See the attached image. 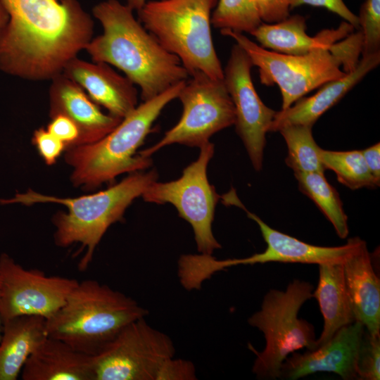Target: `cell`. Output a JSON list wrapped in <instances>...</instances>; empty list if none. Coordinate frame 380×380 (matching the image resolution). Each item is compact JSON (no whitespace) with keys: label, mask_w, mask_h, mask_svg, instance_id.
I'll list each match as a JSON object with an SVG mask.
<instances>
[{"label":"cell","mask_w":380,"mask_h":380,"mask_svg":"<svg viewBox=\"0 0 380 380\" xmlns=\"http://www.w3.org/2000/svg\"><path fill=\"white\" fill-rule=\"evenodd\" d=\"M133 10L118 0H105L92 9L103 32L85 48L93 62L105 63L124 72L140 89L141 99H151L189 73L177 56L167 51L137 19Z\"/></svg>","instance_id":"1"},{"label":"cell","mask_w":380,"mask_h":380,"mask_svg":"<svg viewBox=\"0 0 380 380\" xmlns=\"http://www.w3.org/2000/svg\"><path fill=\"white\" fill-rule=\"evenodd\" d=\"M157 179L156 170H141L132 172L118 184L91 195L58 198L28 190L23 194H16L13 198L1 199L0 203L25 205L54 203L66 206V213L58 212L53 218L56 227L54 241L61 247L80 243L81 250H84L85 253L78 263V268L80 271H84L109 227L121 220L132 201L141 196Z\"/></svg>","instance_id":"2"},{"label":"cell","mask_w":380,"mask_h":380,"mask_svg":"<svg viewBox=\"0 0 380 380\" xmlns=\"http://www.w3.org/2000/svg\"><path fill=\"white\" fill-rule=\"evenodd\" d=\"M148 311L134 299L94 279L79 281L65 303L46 319L48 337L91 356L99 354L132 322Z\"/></svg>","instance_id":"3"},{"label":"cell","mask_w":380,"mask_h":380,"mask_svg":"<svg viewBox=\"0 0 380 380\" xmlns=\"http://www.w3.org/2000/svg\"><path fill=\"white\" fill-rule=\"evenodd\" d=\"M186 81L138 105L100 140L67 148L65 159L72 167L70 178L73 184L94 189L122 173L141 171L150 167L151 158L136 152L151 132L163 108L177 98Z\"/></svg>","instance_id":"4"},{"label":"cell","mask_w":380,"mask_h":380,"mask_svg":"<svg viewBox=\"0 0 380 380\" xmlns=\"http://www.w3.org/2000/svg\"><path fill=\"white\" fill-rule=\"evenodd\" d=\"M232 38L258 68L262 84H277L281 91V109H286L324 84L353 70L362 53V35L358 30L327 47L304 55H287L259 46L243 33L220 30Z\"/></svg>","instance_id":"5"},{"label":"cell","mask_w":380,"mask_h":380,"mask_svg":"<svg viewBox=\"0 0 380 380\" xmlns=\"http://www.w3.org/2000/svg\"><path fill=\"white\" fill-rule=\"evenodd\" d=\"M217 1H147L137 11L138 20L167 51L179 58L189 75L200 71L223 79L211 34V15Z\"/></svg>","instance_id":"6"},{"label":"cell","mask_w":380,"mask_h":380,"mask_svg":"<svg viewBox=\"0 0 380 380\" xmlns=\"http://www.w3.org/2000/svg\"><path fill=\"white\" fill-rule=\"evenodd\" d=\"M313 286L305 281L294 279L284 291L271 289L264 296L260 310L248 319V324L262 332L265 346L257 351L252 372L258 379H277L281 367L291 353L305 348H317L313 326L298 318L302 305L312 298Z\"/></svg>","instance_id":"7"},{"label":"cell","mask_w":380,"mask_h":380,"mask_svg":"<svg viewBox=\"0 0 380 380\" xmlns=\"http://www.w3.org/2000/svg\"><path fill=\"white\" fill-rule=\"evenodd\" d=\"M185 82L177 98L183 110L178 122L152 146L139 153L146 158L174 144L200 148L215 133L235 122V109L223 79L196 71Z\"/></svg>","instance_id":"8"},{"label":"cell","mask_w":380,"mask_h":380,"mask_svg":"<svg viewBox=\"0 0 380 380\" xmlns=\"http://www.w3.org/2000/svg\"><path fill=\"white\" fill-rule=\"evenodd\" d=\"M214 148L210 141L203 144L198 158L184 169L179 178L167 182L155 181L141 196L146 202L173 205L179 216L191 224L197 250L205 255H213L221 248L212 229L220 196L207 175Z\"/></svg>","instance_id":"9"},{"label":"cell","mask_w":380,"mask_h":380,"mask_svg":"<svg viewBox=\"0 0 380 380\" xmlns=\"http://www.w3.org/2000/svg\"><path fill=\"white\" fill-rule=\"evenodd\" d=\"M175 353L172 339L139 318L94 356V380H161Z\"/></svg>","instance_id":"10"},{"label":"cell","mask_w":380,"mask_h":380,"mask_svg":"<svg viewBox=\"0 0 380 380\" xmlns=\"http://www.w3.org/2000/svg\"><path fill=\"white\" fill-rule=\"evenodd\" d=\"M1 324L19 316L45 319L53 315L77 285L75 279L46 276L38 269H25L6 253L0 255Z\"/></svg>","instance_id":"11"},{"label":"cell","mask_w":380,"mask_h":380,"mask_svg":"<svg viewBox=\"0 0 380 380\" xmlns=\"http://www.w3.org/2000/svg\"><path fill=\"white\" fill-rule=\"evenodd\" d=\"M253 66L248 54L236 44L223 69V80L235 109L236 132L253 168L260 171L262 167L266 134L277 111L267 106L258 94L251 78Z\"/></svg>","instance_id":"12"},{"label":"cell","mask_w":380,"mask_h":380,"mask_svg":"<svg viewBox=\"0 0 380 380\" xmlns=\"http://www.w3.org/2000/svg\"><path fill=\"white\" fill-rule=\"evenodd\" d=\"M222 198L223 201L240 207L245 210L248 217L255 221L259 227L267 244L266 249L262 253L244 258L232 259V266L262 264L270 262L317 264L318 265L343 262L361 241L359 237H353L349 239L346 244L340 246L312 245L270 227L241 204L234 190L223 195Z\"/></svg>","instance_id":"13"},{"label":"cell","mask_w":380,"mask_h":380,"mask_svg":"<svg viewBox=\"0 0 380 380\" xmlns=\"http://www.w3.org/2000/svg\"><path fill=\"white\" fill-rule=\"evenodd\" d=\"M355 321L338 329L325 343L303 354L293 353L280 369L279 378L295 380L316 372H332L344 380L357 379L356 359L365 331Z\"/></svg>","instance_id":"14"},{"label":"cell","mask_w":380,"mask_h":380,"mask_svg":"<svg viewBox=\"0 0 380 380\" xmlns=\"http://www.w3.org/2000/svg\"><path fill=\"white\" fill-rule=\"evenodd\" d=\"M62 74L80 85L91 100L115 117L122 119L138 106L135 84L107 63H90L77 56L65 65Z\"/></svg>","instance_id":"15"},{"label":"cell","mask_w":380,"mask_h":380,"mask_svg":"<svg viewBox=\"0 0 380 380\" xmlns=\"http://www.w3.org/2000/svg\"><path fill=\"white\" fill-rule=\"evenodd\" d=\"M51 81L50 117L64 115L76 124L80 131L77 146L100 140L121 122L119 118L103 113L80 85L63 74Z\"/></svg>","instance_id":"16"},{"label":"cell","mask_w":380,"mask_h":380,"mask_svg":"<svg viewBox=\"0 0 380 380\" xmlns=\"http://www.w3.org/2000/svg\"><path fill=\"white\" fill-rule=\"evenodd\" d=\"M379 63L380 52L362 56L357 66L350 72L324 84L315 94L303 97L290 107L277 111L270 132H278L281 127L291 125L312 127L326 111L337 103Z\"/></svg>","instance_id":"17"},{"label":"cell","mask_w":380,"mask_h":380,"mask_svg":"<svg viewBox=\"0 0 380 380\" xmlns=\"http://www.w3.org/2000/svg\"><path fill=\"white\" fill-rule=\"evenodd\" d=\"M355 319L372 336H380V281L365 241L342 262Z\"/></svg>","instance_id":"18"},{"label":"cell","mask_w":380,"mask_h":380,"mask_svg":"<svg viewBox=\"0 0 380 380\" xmlns=\"http://www.w3.org/2000/svg\"><path fill=\"white\" fill-rule=\"evenodd\" d=\"M306 29L305 18L296 14L274 23H262L251 34L265 49L299 56L329 46L346 37L355 28L343 21L338 28L322 30L315 37L309 36Z\"/></svg>","instance_id":"19"},{"label":"cell","mask_w":380,"mask_h":380,"mask_svg":"<svg viewBox=\"0 0 380 380\" xmlns=\"http://www.w3.org/2000/svg\"><path fill=\"white\" fill-rule=\"evenodd\" d=\"M23 380H94V356L46 337L26 360Z\"/></svg>","instance_id":"20"},{"label":"cell","mask_w":380,"mask_h":380,"mask_svg":"<svg viewBox=\"0 0 380 380\" xmlns=\"http://www.w3.org/2000/svg\"><path fill=\"white\" fill-rule=\"evenodd\" d=\"M312 297L317 300L324 327L317 348L328 341L341 327L356 321L348 296L342 262L319 265V280Z\"/></svg>","instance_id":"21"},{"label":"cell","mask_w":380,"mask_h":380,"mask_svg":"<svg viewBox=\"0 0 380 380\" xmlns=\"http://www.w3.org/2000/svg\"><path fill=\"white\" fill-rule=\"evenodd\" d=\"M0 380H16L32 352L47 337L46 319L23 315L2 324Z\"/></svg>","instance_id":"22"},{"label":"cell","mask_w":380,"mask_h":380,"mask_svg":"<svg viewBox=\"0 0 380 380\" xmlns=\"http://www.w3.org/2000/svg\"><path fill=\"white\" fill-rule=\"evenodd\" d=\"M300 191L310 198L333 225L337 235L345 239L349 233L348 217L336 190L324 173H294Z\"/></svg>","instance_id":"23"},{"label":"cell","mask_w":380,"mask_h":380,"mask_svg":"<svg viewBox=\"0 0 380 380\" xmlns=\"http://www.w3.org/2000/svg\"><path fill=\"white\" fill-rule=\"evenodd\" d=\"M312 127L291 125L278 131L284 139L288 149L285 163L294 173H324L325 171L320 158L321 148L313 138Z\"/></svg>","instance_id":"24"},{"label":"cell","mask_w":380,"mask_h":380,"mask_svg":"<svg viewBox=\"0 0 380 380\" xmlns=\"http://www.w3.org/2000/svg\"><path fill=\"white\" fill-rule=\"evenodd\" d=\"M320 158L325 170H332L337 180L352 190L379 186L380 182L370 172L361 151H335L321 148Z\"/></svg>","instance_id":"25"},{"label":"cell","mask_w":380,"mask_h":380,"mask_svg":"<svg viewBox=\"0 0 380 380\" xmlns=\"http://www.w3.org/2000/svg\"><path fill=\"white\" fill-rule=\"evenodd\" d=\"M262 23L253 0H218L211 15L217 29L251 34Z\"/></svg>","instance_id":"26"},{"label":"cell","mask_w":380,"mask_h":380,"mask_svg":"<svg viewBox=\"0 0 380 380\" xmlns=\"http://www.w3.org/2000/svg\"><path fill=\"white\" fill-rule=\"evenodd\" d=\"M357 18L362 35V56L380 52V0H365Z\"/></svg>","instance_id":"27"},{"label":"cell","mask_w":380,"mask_h":380,"mask_svg":"<svg viewBox=\"0 0 380 380\" xmlns=\"http://www.w3.org/2000/svg\"><path fill=\"white\" fill-rule=\"evenodd\" d=\"M357 379L379 380L380 336H372L365 329L356 359Z\"/></svg>","instance_id":"28"},{"label":"cell","mask_w":380,"mask_h":380,"mask_svg":"<svg viewBox=\"0 0 380 380\" xmlns=\"http://www.w3.org/2000/svg\"><path fill=\"white\" fill-rule=\"evenodd\" d=\"M32 143L47 165H53L62 154L66 146L47 129L40 127L33 134Z\"/></svg>","instance_id":"29"},{"label":"cell","mask_w":380,"mask_h":380,"mask_svg":"<svg viewBox=\"0 0 380 380\" xmlns=\"http://www.w3.org/2000/svg\"><path fill=\"white\" fill-rule=\"evenodd\" d=\"M46 129L64 143L66 149L78 145L79 129L68 117L61 114L51 116Z\"/></svg>","instance_id":"30"},{"label":"cell","mask_w":380,"mask_h":380,"mask_svg":"<svg viewBox=\"0 0 380 380\" xmlns=\"http://www.w3.org/2000/svg\"><path fill=\"white\" fill-rule=\"evenodd\" d=\"M263 23H274L290 15L292 0H253Z\"/></svg>","instance_id":"31"},{"label":"cell","mask_w":380,"mask_h":380,"mask_svg":"<svg viewBox=\"0 0 380 380\" xmlns=\"http://www.w3.org/2000/svg\"><path fill=\"white\" fill-rule=\"evenodd\" d=\"M303 5L324 8L340 16L355 29L359 28L357 15L350 10L343 0H292L291 9Z\"/></svg>","instance_id":"32"},{"label":"cell","mask_w":380,"mask_h":380,"mask_svg":"<svg viewBox=\"0 0 380 380\" xmlns=\"http://www.w3.org/2000/svg\"><path fill=\"white\" fill-rule=\"evenodd\" d=\"M197 379L196 368L189 360L171 358L166 364L161 380H195Z\"/></svg>","instance_id":"33"},{"label":"cell","mask_w":380,"mask_h":380,"mask_svg":"<svg viewBox=\"0 0 380 380\" xmlns=\"http://www.w3.org/2000/svg\"><path fill=\"white\" fill-rule=\"evenodd\" d=\"M373 177L380 182V144L376 143L361 151Z\"/></svg>","instance_id":"34"},{"label":"cell","mask_w":380,"mask_h":380,"mask_svg":"<svg viewBox=\"0 0 380 380\" xmlns=\"http://www.w3.org/2000/svg\"><path fill=\"white\" fill-rule=\"evenodd\" d=\"M9 20V15L5 7L0 1V37L6 29Z\"/></svg>","instance_id":"35"},{"label":"cell","mask_w":380,"mask_h":380,"mask_svg":"<svg viewBox=\"0 0 380 380\" xmlns=\"http://www.w3.org/2000/svg\"><path fill=\"white\" fill-rule=\"evenodd\" d=\"M125 3L133 11H138L147 1V0H125Z\"/></svg>","instance_id":"36"},{"label":"cell","mask_w":380,"mask_h":380,"mask_svg":"<svg viewBox=\"0 0 380 380\" xmlns=\"http://www.w3.org/2000/svg\"><path fill=\"white\" fill-rule=\"evenodd\" d=\"M1 278H0V298H1ZM1 327H2V324H1V322L0 319V341L1 338V329H2Z\"/></svg>","instance_id":"37"}]
</instances>
